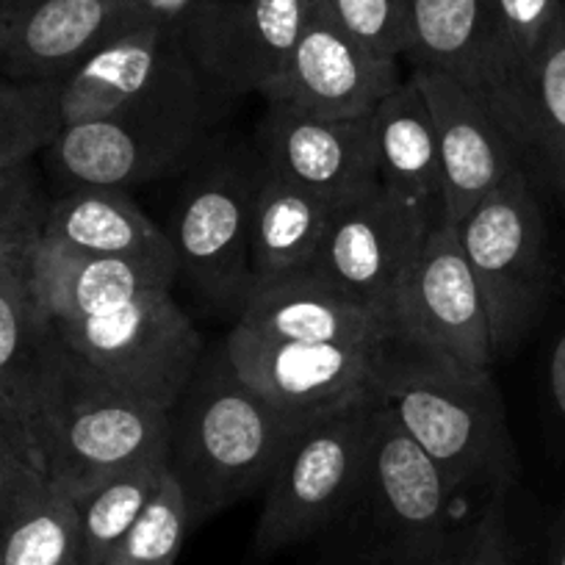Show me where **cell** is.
Masks as SVG:
<instances>
[{"label": "cell", "mask_w": 565, "mask_h": 565, "mask_svg": "<svg viewBox=\"0 0 565 565\" xmlns=\"http://www.w3.org/2000/svg\"><path fill=\"white\" fill-rule=\"evenodd\" d=\"M311 424V422H308ZM306 422L249 388L222 347H205L170 411L167 466L181 486L192 526L266 491Z\"/></svg>", "instance_id": "1"}, {"label": "cell", "mask_w": 565, "mask_h": 565, "mask_svg": "<svg viewBox=\"0 0 565 565\" xmlns=\"http://www.w3.org/2000/svg\"><path fill=\"white\" fill-rule=\"evenodd\" d=\"M374 396L402 430L436 460L452 493H508L519 480V452L491 369L463 366L388 339Z\"/></svg>", "instance_id": "2"}, {"label": "cell", "mask_w": 565, "mask_h": 565, "mask_svg": "<svg viewBox=\"0 0 565 565\" xmlns=\"http://www.w3.org/2000/svg\"><path fill=\"white\" fill-rule=\"evenodd\" d=\"M167 433L170 411L97 374L53 330L36 436L47 480L78 502L108 477L167 458Z\"/></svg>", "instance_id": "3"}, {"label": "cell", "mask_w": 565, "mask_h": 565, "mask_svg": "<svg viewBox=\"0 0 565 565\" xmlns=\"http://www.w3.org/2000/svg\"><path fill=\"white\" fill-rule=\"evenodd\" d=\"M460 247L486 302L493 358L510 355L543 317L552 291L546 220L524 170L458 222Z\"/></svg>", "instance_id": "4"}, {"label": "cell", "mask_w": 565, "mask_h": 565, "mask_svg": "<svg viewBox=\"0 0 565 565\" xmlns=\"http://www.w3.org/2000/svg\"><path fill=\"white\" fill-rule=\"evenodd\" d=\"M374 394L306 424L264 491L255 557L311 541L355 510L372 433Z\"/></svg>", "instance_id": "5"}, {"label": "cell", "mask_w": 565, "mask_h": 565, "mask_svg": "<svg viewBox=\"0 0 565 565\" xmlns=\"http://www.w3.org/2000/svg\"><path fill=\"white\" fill-rule=\"evenodd\" d=\"M216 100H150L64 125L47 161L70 189H125L183 170L203 150Z\"/></svg>", "instance_id": "6"}, {"label": "cell", "mask_w": 565, "mask_h": 565, "mask_svg": "<svg viewBox=\"0 0 565 565\" xmlns=\"http://www.w3.org/2000/svg\"><path fill=\"white\" fill-rule=\"evenodd\" d=\"M455 493L436 460L424 452L374 396L372 433L355 510L377 535L380 565H438L455 532L449 510Z\"/></svg>", "instance_id": "7"}, {"label": "cell", "mask_w": 565, "mask_h": 565, "mask_svg": "<svg viewBox=\"0 0 565 565\" xmlns=\"http://www.w3.org/2000/svg\"><path fill=\"white\" fill-rule=\"evenodd\" d=\"M51 324L97 374L164 411H172L205 350L172 291H153L103 317Z\"/></svg>", "instance_id": "8"}, {"label": "cell", "mask_w": 565, "mask_h": 565, "mask_svg": "<svg viewBox=\"0 0 565 565\" xmlns=\"http://www.w3.org/2000/svg\"><path fill=\"white\" fill-rule=\"evenodd\" d=\"M260 159L225 156L200 167L186 183L167 233L175 249L178 280H186L222 311H242L249 275V203Z\"/></svg>", "instance_id": "9"}, {"label": "cell", "mask_w": 565, "mask_h": 565, "mask_svg": "<svg viewBox=\"0 0 565 565\" xmlns=\"http://www.w3.org/2000/svg\"><path fill=\"white\" fill-rule=\"evenodd\" d=\"M441 216V209L413 203L377 183L335 209L302 275L355 297L388 322L402 277Z\"/></svg>", "instance_id": "10"}, {"label": "cell", "mask_w": 565, "mask_h": 565, "mask_svg": "<svg viewBox=\"0 0 565 565\" xmlns=\"http://www.w3.org/2000/svg\"><path fill=\"white\" fill-rule=\"evenodd\" d=\"M391 339L463 366L491 369L493 347L486 302L475 280L458 225L436 222L407 266L388 311Z\"/></svg>", "instance_id": "11"}, {"label": "cell", "mask_w": 565, "mask_h": 565, "mask_svg": "<svg viewBox=\"0 0 565 565\" xmlns=\"http://www.w3.org/2000/svg\"><path fill=\"white\" fill-rule=\"evenodd\" d=\"M317 9L319 0H198L178 31L216 97L264 95Z\"/></svg>", "instance_id": "12"}, {"label": "cell", "mask_w": 565, "mask_h": 565, "mask_svg": "<svg viewBox=\"0 0 565 565\" xmlns=\"http://www.w3.org/2000/svg\"><path fill=\"white\" fill-rule=\"evenodd\" d=\"M385 344L282 341L233 324L225 352L249 388L308 424L374 394Z\"/></svg>", "instance_id": "13"}, {"label": "cell", "mask_w": 565, "mask_h": 565, "mask_svg": "<svg viewBox=\"0 0 565 565\" xmlns=\"http://www.w3.org/2000/svg\"><path fill=\"white\" fill-rule=\"evenodd\" d=\"M150 100H216L170 23H141L92 53L62 81V122Z\"/></svg>", "instance_id": "14"}, {"label": "cell", "mask_w": 565, "mask_h": 565, "mask_svg": "<svg viewBox=\"0 0 565 565\" xmlns=\"http://www.w3.org/2000/svg\"><path fill=\"white\" fill-rule=\"evenodd\" d=\"M153 20L150 0H3L0 75L62 84L103 45Z\"/></svg>", "instance_id": "15"}, {"label": "cell", "mask_w": 565, "mask_h": 565, "mask_svg": "<svg viewBox=\"0 0 565 565\" xmlns=\"http://www.w3.org/2000/svg\"><path fill=\"white\" fill-rule=\"evenodd\" d=\"M399 84V62L352 40L319 3L286 67L260 97L269 108L302 117L358 119L369 117Z\"/></svg>", "instance_id": "16"}, {"label": "cell", "mask_w": 565, "mask_h": 565, "mask_svg": "<svg viewBox=\"0 0 565 565\" xmlns=\"http://www.w3.org/2000/svg\"><path fill=\"white\" fill-rule=\"evenodd\" d=\"M411 78L436 122L441 211L458 225L480 200L521 170L519 156L480 97L460 81L430 67H413Z\"/></svg>", "instance_id": "17"}, {"label": "cell", "mask_w": 565, "mask_h": 565, "mask_svg": "<svg viewBox=\"0 0 565 565\" xmlns=\"http://www.w3.org/2000/svg\"><path fill=\"white\" fill-rule=\"evenodd\" d=\"M258 159L275 175L344 203L377 186L372 114L313 119L269 108L258 128Z\"/></svg>", "instance_id": "18"}, {"label": "cell", "mask_w": 565, "mask_h": 565, "mask_svg": "<svg viewBox=\"0 0 565 565\" xmlns=\"http://www.w3.org/2000/svg\"><path fill=\"white\" fill-rule=\"evenodd\" d=\"M29 282L45 317L67 322L103 317L153 291H172L178 266L81 253L40 238L31 253Z\"/></svg>", "instance_id": "19"}, {"label": "cell", "mask_w": 565, "mask_h": 565, "mask_svg": "<svg viewBox=\"0 0 565 565\" xmlns=\"http://www.w3.org/2000/svg\"><path fill=\"white\" fill-rule=\"evenodd\" d=\"M521 170L565 200V7L537 56L493 106Z\"/></svg>", "instance_id": "20"}, {"label": "cell", "mask_w": 565, "mask_h": 565, "mask_svg": "<svg viewBox=\"0 0 565 565\" xmlns=\"http://www.w3.org/2000/svg\"><path fill=\"white\" fill-rule=\"evenodd\" d=\"M236 324L269 339L311 344H383L391 339L385 317L311 275H291L255 286L238 311Z\"/></svg>", "instance_id": "21"}, {"label": "cell", "mask_w": 565, "mask_h": 565, "mask_svg": "<svg viewBox=\"0 0 565 565\" xmlns=\"http://www.w3.org/2000/svg\"><path fill=\"white\" fill-rule=\"evenodd\" d=\"M339 205V200L308 192L260 164L249 203L253 289L282 277L302 275L311 266Z\"/></svg>", "instance_id": "22"}, {"label": "cell", "mask_w": 565, "mask_h": 565, "mask_svg": "<svg viewBox=\"0 0 565 565\" xmlns=\"http://www.w3.org/2000/svg\"><path fill=\"white\" fill-rule=\"evenodd\" d=\"M40 238L81 253L178 266L170 236L125 189H70L51 200Z\"/></svg>", "instance_id": "23"}, {"label": "cell", "mask_w": 565, "mask_h": 565, "mask_svg": "<svg viewBox=\"0 0 565 565\" xmlns=\"http://www.w3.org/2000/svg\"><path fill=\"white\" fill-rule=\"evenodd\" d=\"M51 344L53 324L31 291L29 269L0 277V416L20 427L34 447Z\"/></svg>", "instance_id": "24"}, {"label": "cell", "mask_w": 565, "mask_h": 565, "mask_svg": "<svg viewBox=\"0 0 565 565\" xmlns=\"http://www.w3.org/2000/svg\"><path fill=\"white\" fill-rule=\"evenodd\" d=\"M377 183L413 203L441 209L436 122L413 78L402 81L372 111Z\"/></svg>", "instance_id": "25"}, {"label": "cell", "mask_w": 565, "mask_h": 565, "mask_svg": "<svg viewBox=\"0 0 565 565\" xmlns=\"http://www.w3.org/2000/svg\"><path fill=\"white\" fill-rule=\"evenodd\" d=\"M413 67L452 75L486 106L491 84V0H407Z\"/></svg>", "instance_id": "26"}, {"label": "cell", "mask_w": 565, "mask_h": 565, "mask_svg": "<svg viewBox=\"0 0 565 565\" xmlns=\"http://www.w3.org/2000/svg\"><path fill=\"white\" fill-rule=\"evenodd\" d=\"M170 475L167 458L145 460L78 499L81 565H106Z\"/></svg>", "instance_id": "27"}, {"label": "cell", "mask_w": 565, "mask_h": 565, "mask_svg": "<svg viewBox=\"0 0 565 565\" xmlns=\"http://www.w3.org/2000/svg\"><path fill=\"white\" fill-rule=\"evenodd\" d=\"M0 565H81L78 502L45 480L0 537Z\"/></svg>", "instance_id": "28"}, {"label": "cell", "mask_w": 565, "mask_h": 565, "mask_svg": "<svg viewBox=\"0 0 565 565\" xmlns=\"http://www.w3.org/2000/svg\"><path fill=\"white\" fill-rule=\"evenodd\" d=\"M565 0H491V84L486 108L499 100L526 73L532 58L552 34Z\"/></svg>", "instance_id": "29"}, {"label": "cell", "mask_w": 565, "mask_h": 565, "mask_svg": "<svg viewBox=\"0 0 565 565\" xmlns=\"http://www.w3.org/2000/svg\"><path fill=\"white\" fill-rule=\"evenodd\" d=\"M62 128V84L0 75V172L45 153Z\"/></svg>", "instance_id": "30"}, {"label": "cell", "mask_w": 565, "mask_h": 565, "mask_svg": "<svg viewBox=\"0 0 565 565\" xmlns=\"http://www.w3.org/2000/svg\"><path fill=\"white\" fill-rule=\"evenodd\" d=\"M189 530L192 515L186 499L175 477L167 475L153 502L130 526L106 565H175Z\"/></svg>", "instance_id": "31"}, {"label": "cell", "mask_w": 565, "mask_h": 565, "mask_svg": "<svg viewBox=\"0 0 565 565\" xmlns=\"http://www.w3.org/2000/svg\"><path fill=\"white\" fill-rule=\"evenodd\" d=\"M322 12L369 51L407 56V0H319Z\"/></svg>", "instance_id": "32"}, {"label": "cell", "mask_w": 565, "mask_h": 565, "mask_svg": "<svg viewBox=\"0 0 565 565\" xmlns=\"http://www.w3.org/2000/svg\"><path fill=\"white\" fill-rule=\"evenodd\" d=\"M508 493H491L469 526L455 532L438 565H515V543L510 532Z\"/></svg>", "instance_id": "33"}, {"label": "cell", "mask_w": 565, "mask_h": 565, "mask_svg": "<svg viewBox=\"0 0 565 565\" xmlns=\"http://www.w3.org/2000/svg\"><path fill=\"white\" fill-rule=\"evenodd\" d=\"M45 480L40 449L20 427L0 416V537L20 504Z\"/></svg>", "instance_id": "34"}, {"label": "cell", "mask_w": 565, "mask_h": 565, "mask_svg": "<svg viewBox=\"0 0 565 565\" xmlns=\"http://www.w3.org/2000/svg\"><path fill=\"white\" fill-rule=\"evenodd\" d=\"M47 200L34 164L0 172V238H36L45 227Z\"/></svg>", "instance_id": "35"}, {"label": "cell", "mask_w": 565, "mask_h": 565, "mask_svg": "<svg viewBox=\"0 0 565 565\" xmlns=\"http://www.w3.org/2000/svg\"><path fill=\"white\" fill-rule=\"evenodd\" d=\"M548 394H552L554 411L565 422V330L557 335L548 355Z\"/></svg>", "instance_id": "36"}, {"label": "cell", "mask_w": 565, "mask_h": 565, "mask_svg": "<svg viewBox=\"0 0 565 565\" xmlns=\"http://www.w3.org/2000/svg\"><path fill=\"white\" fill-rule=\"evenodd\" d=\"M36 242H31V238H0V277L29 269Z\"/></svg>", "instance_id": "37"}, {"label": "cell", "mask_w": 565, "mask_h": 565, "mask_svg": "<svg viewBox=\"0 0 565 565\" xmlns=\"http://www.w3.org/2000/svg\"><path fill=\"white\" fill-rule=\"evenodd\" d=\"M546 565H565V504L554 519L552 532H548V557Z\"/></svg>", "instance_id": "38"}, {"label": "cell", "mask_w": 565, "mask_h": 565, "mask_svg": "<svg viewBox=\"0 0 565 565\" xmlns=\"http://www.w3.org/2000/svg\"><path fill=\"white\" fill-rule=\"evenodd\" d=\"M0 3H3V0H0Z\"/></svg>", "instance_id": "39"}]
</instances>
